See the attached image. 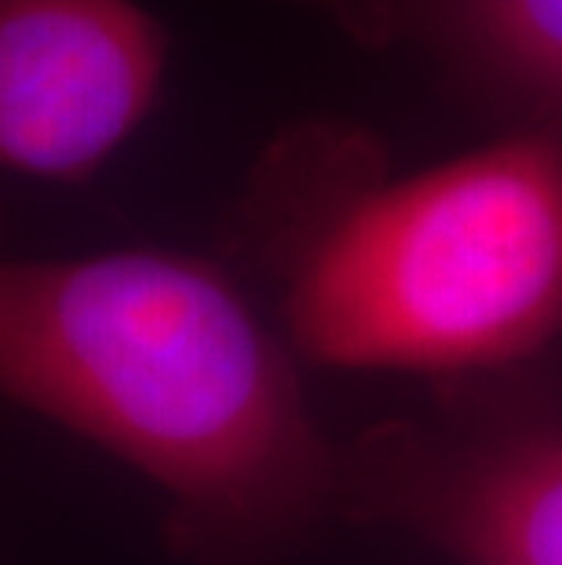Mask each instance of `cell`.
<instances>
[{
	"label": "cell",
	"mask_w": 562,
	"mask_h": 565,
	"mask_svg": "<svg viewBox=\"0 0 562 565\" xmlns=\"http://www.w3.org/2000/svg\"><path fill=\"white\" fill-rule=\"evenodd\" d=\"M234 242L300 362L475 376L562 335V136L522 128L369 183L296 131L267 153Z\"/></svg>",
	"instance_id": "cell-2"
},
{
	"label": "cell",
	"mask_w": 562,
	"mask_h": 565,
	"mask_svg": "<svg viewBox=\"0 0 562 565\" xmlns=\"http://www.w3.org/2000/svg\"><path fill=\"white\" fill-rule=\"evenodd\" d=\"M169 33L142 0H0V172L81 186L158 110Z\"/></svg>",
	"instance_id": "cell-4"
},
{
	"label": "cell",
	"mask_w": 562,
	"mask_h": 565,
	"mask_svg": "<svg viewBox=\"0 0 562 565\" xmlns=\"http://www.w3.org/2000/svg\"><path fill=\"white\" fill-rule=\"evenodd\" d=\"M358 38L416 41L562 136V0H307Z\"/></svg>",
	"instance_id": "cell-5"
},
{
	"label": "cell",
	"mask_w": 562,
	"mask_h": 565,
	"mask_svg": "<svg viewBox=\"0 0 562 565\" xmlns=\"http://www.w3.org/2000/svg\"><path fill=\"white\" fill-rule=\"evenodd\" d=\"M337 514L460 565H562V416L384 424L337 449Z\"/></svg>",
	"instance_id": "cell-3"
},
{
	"label": "cell",
	"mask_w": 562,
	"mask_h": 565,
	"mask_svg": "<svg viewBox=\"0 0 562 565\" xmlns=\"http://www.w3.org/2000/svg\"><path fill=\"white\" fill-rule=\"evenodd\" d=\"M0 398L158 486L194 565H271L337 514L300 358L216 259L19 256L0 204Z\"/></svg>",
	"instance_id": "cell-1"
}]
</instances>
